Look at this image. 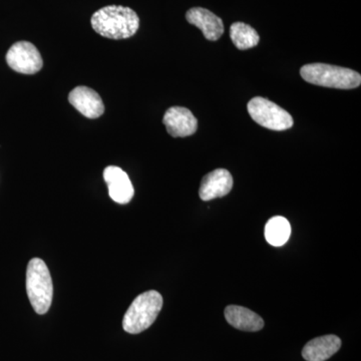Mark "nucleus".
Masks as SVG:
<instances>
[{
	"label": "nucleus",
	"instance_id": "f257e3e1",
	"mask_svg": "<svg viewBox=\"0 0 361 361\" xmlns=\"http://www.w3.org/2000/svg\"><path fill=\"white\" fill-rule=\"evenodd\" d=\"M94 32L110 39H126L135 35L140 18L130 7L104 6L94 13L90 20Z\"/></svg>",
	"mask_w": 361,
	"mask_h": 361
},
{
	"label": "nucleus",
	"instance_id": "f03ea898",
	"mask_svg": "<svg viewBox=\"0 0 361 361\" xmlns=\"http://www.w3.org/2000/svg\"><path fill=\"white\" fill-rule=\"evenodd\" d=\"M26 291L33 310L44 315L51 308L54 285L51 273L44 261L33 258L26 269Z\"/></svg>",
	"mask_w": 361,
	"mask_h": 361
},
{
	"label": "nucleus",
	"instance_id": "7ed1b4c3",
	"mask_svg": "<svg viewBox=\"0 0 361 361\" xmlns=\"http://www.w3.org/2000/svg\"><path fill=\"white\" fill-rule=\"evenodd\" d=\"M300 75L310 84L331 89L353 90L361 84V75L357 71L326 63L304 66Z\"/></svg>",
	"mask_w": 361,
	"mask_h": 361
},
{
	"label": "nucleus",
	"instance_id": "20e7f679",
	"mask_svg": "<svg viewBox=\"0 0 361 361\" xmlns=\"http://www.w3.org/2000/svg\"><path fill=\"white\" fill-rule=\"evenodd\" d=\"M163 307V297L158 291L149 290L135 297L123 319V329L130 334L148 329Z\"/></svg>",
	"mask_w": 361,
	"mask_h": 361
},
{
	"label": "nucleus",
	"instance_id": "39448f33",
	"mask_svg": "<svg viewBox=\"0 0 361 361\" xmlns=\"http://www.w3.org/2000/svg\"><path fill=\"white\" fill-rule=\"evenodd\" d=\"M249 115L259 125L272 130H288L294 121L290 114L264 97H253L247 104Z\"/></svg>",
	"mask_w": 361,
	"mask_h": 361
},
{
	"label": "nucleus",
	"instance_id": "423d86ee",
	"mask_svg": "<svg viewBox=\"0 0 361 361\" xmlns=\"http://www.w3.org/2000/svg\"><path fill=\"white\" fill-rule=\"evenodd\" d=\"M6 63L14 71L35 75L44 66L39 49L30 42H18L6 54Z\"/></svg>",
	"mask_w": 361,
	"mask_h": 361
},
{
	"label": "nucleus",
	"instance_id": "0eeeda50",
	"mask_svg": "<svg viewBox=\"0 0 361 361\" xmlns=\"http://www.w3.org/2000/svg\"><path fill=\"white\" fill-rule=\"evenodd\" d=\"M164 125L173 137H185L194 135L198 129V121L193 114L183 106H172L166 111Z\"/></svg>",
	"mask_w": 361,
	"mask_h": 361
},
{
	"label": "nucleus",
	"instance_id": "6e6552de",
	"mask_svg": "<svg viewBox=\"0 0 361 361\" xmlns=\"http://www.w3.org/2000/svg\"><path fill=\"white\" fill-rule=\"evenodd\" d=\"M104 179L108 185L111 200L122 205L130 203L134 197L135 190L129 176L123 169L109 166L104 169Z\"/></svg>",
	"mask_w": 361,
	"mask_h": 361
},
{
	"label": "nucleus",
	"instance_id": "1a4fd4ad",
	"mask_svg": "<svg viewBox=\"0 0 361 361\" xmlns=\"http://www.w3.org/2000/svg\"><path fill=\"white\" fill-rule=\"evenodd\" d=\"M71 106L87 118H97L103 115L104 106L103 99L96 90L90 87H75L68 94Z\"/></svg>",
	"mask_w": 361,
	"mask_h": 361
},
{
	"label": "nucleus",
	"instance_id": "9d476101",
	"mask_svg": "<svg viewBox=\"0 0 361 361\" xmlns=\"http://www.w3.org/2000/svg\"><path fill=\"white\" fill-rule=\"evenodd\" d=\"M188 23H191L201 32L204 37L211 42H216L224 33V25L220 18L203 7H193L186 13Z\"/></svg>",
	"mask_w": 361,
	"mask_h": 361
},
{
	"label": "nucleus",
	"instance_id": "9b49d317",
	"mask_svg": "<svg viewBox=\"0 0 361 361\" xmlns=\"http://www.w3.org/2000/svg\"><path fill=\"white\" fill-rule=\"evenodd\" d=\"M232 188L233 178L229 171L217 169L203 178L199 195L203 201L214 200L229 194Z\"/></svg>",
	"mask_w": 361,
	"mask_h": 361
},
{
	"label": "nucleus",
	"instance_id": "f8f14e48",
	"mask_svg": "<svg viewBox=\"0 0 361 361\" xmlns=\"http://www.w3.org/2000/svg\"><path fill=\"white\" fill-rule=\"evenodd\" d=\"M341 348V339L338 336L330 334L316 337L304 346L302 356L307 361H325L336 355Z\"/></svg>",
	"mask_w": 361,
	"mask_h": 361
},
{
	"label": "nucleus",
	"instance_id": "ddd939ff",
	"mask_svg": "<svg viewBox=\"0 0 361 361\" xmlns=\"http://www.w3.org/2000/svg\"><path fill=\"white\" fill-rule=\"evenodd\" d=\"M225 318L230 325L242 331L255 332L264 327V322L257 313L242 306H227Z\"/></svg>",
	"mask_w": 361,
	"mask_h": 361
},
{
	"label": "nucleus",
	"instance_id": "4468645a",
	"mask_svg": "<svg viewBox=\"0 0 361 361\" xmlns=\"http://www.w3.org/2000/svg\"><path fill=\"white\" fill-rule=\"evenodd\" d=\"M290 223L282 216H275V217L271 218L265 226V238L270 245L283 246L290 238Z\"/></svg>",
	"mask_w": 361,
	"mask_h": 361
},
{
	"label": "nucleus",
	"instance_id": "2eb2a0df",
	"mask_svg": "<svg viewBox=\"0 0 361 361\" xmlns=\"http://www.w3.org/2000/svg\"><path fill=\"white\" fill-rule=\"evenodd\" d=\"M233 44L240 51H246L259 44L260 37L252 26L244 23H234L230 27Z\"/></svg>",
	"mask_w": 361,
	"mask_h": 361
}]
</instances>
